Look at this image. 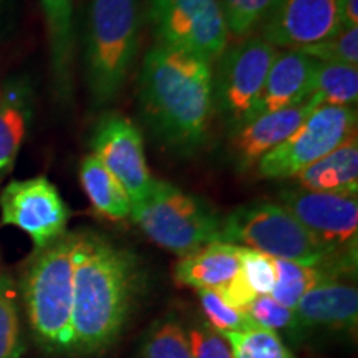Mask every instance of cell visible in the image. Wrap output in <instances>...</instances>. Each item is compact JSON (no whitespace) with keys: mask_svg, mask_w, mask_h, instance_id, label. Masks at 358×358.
Instances as JSON below:
<instances>
[{"mask_svg":"<svg viewBox=\"0 0 358 358\" xmlns=\"http://www.w3.org/2000/svg\"><path fill=\"white\" fill-rule=\"evenodd\" d=\"M140 257L93 231H77L71 352L95 355L122 335L143 290Z\"/></svg>","mask_w":358,"mask_h":358,"instance_id":"obj_1","label":"cell"},{"mask_svg":"<svg viewBox=\"0 0 358 358\" xmlns=\"http://www.w3.org/2000/svg\"><path fill=\"white\" fill-rule=\"evenodd\" d=\"M140 105L164 146L179 155L196 153L214 111L213 65L194 53L155 45L143 60Z\"/></svg>","mask_w":358,"mask_h":358,"instance_id":"obj_2","label":"cell"},{"mask_svg":"<svg viewBox=\"0 0 358 358\" xmlns=\"http://www.w3.org/2000/svg\"><path fill=\"white\" fill-rule=\"evenodd\" d=\"M77 232H65L35 250L22 275V297L37 342L48 352H71Z\"/></svg>","mask_w":358,"mask_h":358,"instance_id":"obj_3","label":"cell"},{"mask_svg":"<svg viewBox=\"0 0 358 358\" xmlns=\"http://www.w3.org/2000/svg\"><path fill=\"white\" fill-rule=\"evenodd\" d=\"M140 45L138 0H88L85 17V82L96 106L122 92Z\"/></svg>","mask_w":358,"mask_h":358,"instance_id":"obj_4","label":"cell"},{"mask_svg":"<svg viewBox=\"0 0 358 358\" xmlns=\"http://www.w3.org/2000/svg\"><path fill=\"white\" fill-rule=\"evenodd\" d=\"M129 217L148 239L179 257L221 241L222 219L211 206L159 179Z\"/></svg>","mask_w":358,"mask_h":358,"instance_id":"obj_5","label":"cell"},{"mask_svg":"<svg viewBox=\"0 0 358 358\" xmlns=\"http://www.w3.org/2000/svg\"><path fill=\"white\" fill-rule=\"evenodd\" d=\"M221 241L303 266L329 264L325 250L279 203L256 201L239 206L222 221Z\"/></svg>","mask_w":358,"mask_h":358,"instance_id":"obj_6","label":"cell"},{"mask_svg":"<svg viewBox=\"0 0 358 358\" xmlns=\"http://www.w3.org/2000/svg\"><path fill=\"white\" fill-rule=\"evenodd\" d=\"M279 204L284 206L302 224L313 239L325 250L330 275L355 272L358 241V199L357 196L330 194L287 187L279 191Z\"/></svg>","mask_w":358,"mask_h":358,"instance_id":"obj_7","label":"cell"},{"mask_svg":"<svg viewBox=\"0 0 358 358\" xmlns=\"http://www.w3.org/2000/svg\"><path fill=\"white\" fill-rule=\"evenodd\" d=\"M277 52L274 45L262 37L250 35L231 47L227 45L216 60L213 106L231 131L252 116Z\"/></svg>","mask_w":358,"mask_h":358,"instance_id":"obj_8","label":"cell"},{"mask_svg":"<svg viewBox=\"0 0 358 358\" xmlns=\"http://www.w3.org/2000/svg\"><path fill=\"white\" fill-rule=\"evenodd\" d=\"M148 20L156 45L194 53L211 65L229 42L217 0H148Z\"/></svg>","mask_w":358,"mask_h":358,"instance_id":"obj_9","label":"cell"},{"mask_svg":"<svg viewBox=\"0 0 358 358\" xmlns=\"http://www.w3.org/2000/svg\"><path fill=\"white\" fill-rule=\"evenodd\" d=\"M357 133L355 106L320 105L282 145L257 163L262 178L287 179L310 166Z\"/></svg>","mask_w":358,"mask_h":358,"instance_id":"obj_10","label":"cell"},{"mask_svg":"<svg viewBox=\"0 0 358 358\" xmlns=\"http://www.w3.org/2000/svg\"><path fill=\"white\" fill-rule=\"evenodd\" d=\"M69 219V206L45 176L12 181L0 192V222L24 231L35 250L64 236Z\"/></svg>","mask_w":358,"mask_h":358,"instance_id":"obj_11","label":"cell"},{"mask_svg":"<svg viewBox=\"0 0 358 358\" xmlns=\"http://www.w3.org/2000/svg\"><path fill=\"white\" fill-rule=\"evenodd\" d=\"M92 150L127 191L131 208L146 199L155 178L148 169L143 134L131 120L118 113L101 118L92 136Z\"/></svg>","mask_w":358,"mask_h":358,"instance_id":"obj_12","label":"cell"},{"mask_svg":"<svg viewBox=\"0 0 358 358\" xmlns=\"http://www.w3.org/2000/svg\"><path fill=\"white\" fill-rule=\"evenodd\" d=\"M340 30V0H275L261 37L275 48L301 50Z\"/></svg>","mask_w":358,"mask_h":358,"instance_id":"obj_13","label":"cell"},{"mask_svg":"<svg viewBox=\"0 0 358 358\" xmlns=\"http://www.w3.org/2000/svg\"><path fill=\"white\" fill-rule=\"evenodd\" d=\"M317 106L320 103L310 96L301 105L259 115L232 129L229 153L236 169L249 171L256 168L259 161L287 140Z\"/></svg>","mask_w":358,"mask_h":358,"instance_id":"obj_14","label":"cell"},{"mask_svg":"<svg viewBox=\"0 0 358 358\" xmlns=\"http://www.w3.org/2000/svg\"><path fill=\"white\" fill-rule=\"evenodd\" d=\"M299 329L353 332L358 320V290L340 279H325L303 295L295 307Z\"/></svg>","mask_w":358,"mask_h":358,"instance_id":"obj_15","label":"cell"},{"mask_svg":"<svg viewBox=\"0 0 358 358\" xmlns=\"http://www.w3.org/2000/svg\"><path fill=\"white\" fill-rule=\"evenodd\" d=\"M317 64L315 58L301 50L277 52L250 120L307 101Z\"/></svg>","mask_w":358,"mask_h":358,"instance_id":"obj_16","label":"cell"},{"mask_svg":"<svg viewBox=\"0 0 358 358\" xmlns=\"http://www.w3.org/2000/svg\"><path fill=\"white\" fill-rule=\"evenodd\" d=\"M239 272V245L214 241L182 256L174 266V280L196 290L219 292Z\"/></svg>","mask_w":358,"mask_h":358,"instance_id":"obj_17","label":"cell"},{"mask_svg":"<svg viewBox=\"0 0 358 358\" xmlns=\"http://www.w3.org/2000/svg\"><path fill=\"white\" fill-rule=\"evenodd\" d=\"M32 113L34 93L25 78H12L0 87V179L15 164Z\"/></svg>","mask_w":358,"mask_h":358,"instance_id":"obj_18","label":"cell"},{"mask_svg":"<svg viewBox=\"0 0 358 358\" xmlns=\"http://www.w3.org/2000/svg\"><path fill=\"white\" fill-rule=\"evenodd\" d=\"M297 187L330 194L357 196L358 192V140L357 133L310 166L292 178Z\"/></svg>","mask_w":358,"mask_h":358,"instance_id":"obj_19","label":"cell"},{"mask_svg":"<svg viewBox=\"0 0 358 358\" xmlns=\"http://www.w3.org/2000/svg\"><path fill=\"white\" fill-rule=\"evenodd\" d=\"M47 25L55 90L62 100L71 95L73 69V0H40Z\"/></svg>","mask_w":358,"mask_h":358,"instance_id":"obj_20","label":"cell"},{"mask_svg":"<svg viewBox=\"0 0 358 358\" xmlns=\"http://www.w3.org/2000/svg\"><path fill=\"white\" fill-rule=\"evenodd\" d=\"M80 182L93 209L110 221H123L131 216V201L113 174L93 155L80 164Z\"/></svg>","mask_w":358,"mask_h":358,"instance_id":"obj_21","label":"cell"},{"mask_svg":"<svg viewBox=\"0 0 358 358\" xmlns=\"http://www.w3.org/2000/svg\"><path fill=\"white\" fill-rule=\"evenodd\" d=\"M310 96L320 105L355 106L358 100L357 66L319 62L312 78Z\"/></svg>","mask_w":358,"mask_h":358,"instance_id":"obj_22","label":"cell"},{"mask_svg":"<svg viewBox=\"0 0 358 358\" xmlns=\"http://www.w3.org/2000/svg\"><path fill=\"white\" fill-rule=\"evenodd\" d=\"M275 272L277 279L271 297L290 310H295L297 303L308 290H312L325 279H332V275L322 267L303 266V264L282 261V259H275Z\"/></svg>","mask_w":358,"mask_h":358,"instance_id":"obj_23","label":"cell"},{"mask_svg":"<svg viewBox=\"0 0 358 358\" xmlns=\"http://www.w3.org/2000/svg\"><path fill=\"white\" fill-rule=\"evenodd\" d=\"M140 358H192L186 329L173 319L155 322L143 335Z\"/></svg>","mask_w":358,"mask_h":358,"instance_id":"obj_24","label":"cell"},{"mask_svg":"<svg viewBox=\"0 0 358 358\" xmlns=\"http://www.w3.org/2000/svg\"><path fill=\"white\" fill-rule=\"evenodd\" d=\"M229 342L234 358H294L279 335L271 330L252 329L244 332H221Z\"/></svg>","mask_w":358,"mask_h":358,"instance_id":"obj_25","label":"cell"},{"mask_svg":"<svg viewBox=\"0 0 358 358\" xmlns=\"http://www.w3.org/2000/svg\"><path fill=\"white\" fill-rule=\"evenodd\" d=\"M22 353L17 290L12 277L0 274V358H19Z\"/></svg>","mask_w":358,"mask_h":358,"instance_id":"obj_26","label":"cell"},{"mask_svg":"<svg viewBox=\"0 0 358 358\" xmlns=\"http://www.w3.org/2000/svg\"><path fill=\"white\" fill-rule=\"evenodd\" d=\"M227 34L237 40L248 38L262 25L275 0H217Z\"/></svg>","mask_w":358,"mask_h":358,"instance_id":"obj_27","label":"cell"},{"mask_svg":"<svg viewBox=\"0 0 358 358\" xmlns=\"http://www.w3.org/2000/svg\"><path fill=\"white\" fill-rule=\"evenodd\" d=\"M301 52L307 53L308 57L315 58L317 62L325 64H343V65H358V27L352 29H342L340 32L332 35L324 42L308 45L301 48Z\"/></svg>","mask_w":358,"mask_h":358,"instance_id":"obj_28","label":"cell"},{"mask_svg":"<svg viewBox=\"0 0 358 358\" xmlns=\"http://www.w3.org/2000/svg\"><path fill=\"white\" fill-rule=\"evenodd\" d=\"M239 272L256 295H271L275 285V259L259 250L239 248Z\"/></svg>","mask_w":358,"mask_h":358,"instance_id":"obj_29","label":"cell"},{"mask_svg":"<svg viewBox=\"0 0 358 358\" xmlns=\"http://www.w3.org/2000/svg\"><path fill=\"white\" fill-rule=\"evenodd\" d=\"M252 327L271 330V332H285L297 330L295 313L290 308L280 306L271 295H257L248 308L243 312Z\"/></svg>","mask_w":358,"mask_h":358,"instance_id":"obj_30","label":"cell"},{"mask_svg":"<svg viewBox=\"0 0 358 358\" xmlns=\"http://www.w3.org/2000/svg\"><path fill=\"white\" fill-rule=\"evenodd\" d=\"M199 303L204 315L208 317V324L213 325L219 332H244L252 329V324L244 313L227 306L216 290L201 289L198 290Z\"/></svg>","mask_w":358,"mask_h":358,"instance_id":"obj_31","label":"cell"},{"mask_svg":"<svg viewBox=\"0 0 358 358\" xmlns=\"http://www.w3.org/2000/svg\"><path fill=\"white\" fill-rule=\"evenodd\" d=\"M192 358H234L229 342L208 322L191 325L186 330Z\"/></svg>","mask_w":358,"mask_h":358,"instance_id":"obj_32","label":"cell"},{"mask_svg":"<svg viewBox=\"0 0 358 358\" xmlns=\"http://www.w3.org/2000/svg\"><path fill=\"white\" fill-rule=\"evenodd\" d=\"M17 17V0H0V38L10 32Z\"/></svg>","mask_w":358,"mask_h":358,"instance_id":"obj_33","label":"cell"},{"mask_svg":"<svg viewBox=\"0 0 358 358\" xmlns=\"http://www.w3.org/2000/svg\"><path fill=\"white\" fill-rule=\"evenodd\" d=\"M340 25L342 29L358 27V0H340Z\"/></svg>","mask_w":358,"mask_h":358,"instance_id":"obj_34","label":"cell"}]
</instances>
